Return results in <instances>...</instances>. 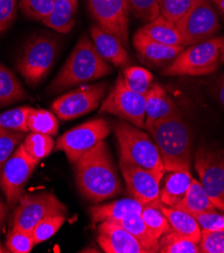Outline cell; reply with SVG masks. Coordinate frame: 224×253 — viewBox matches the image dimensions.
<instances>
[{
	"instance_id": "obj_1",
	"label": "cell",
	"mask_w": 224,
	"mask_h": 253,
	"mask_svg": "<svg viewBox=\"0 0 224 253\" xmlns=\"http://www.w3.org/2000/svg\"><path fill=\"white\" fill-rule=\"evenodd\" d=\"M74 167L77 188L86 200L100 203L122 192L117 169L104 140L78 159Z\"/></svg>"
},
{
	"instance_id": "obj_2",
	"label": "cell",
	"mask_w": 224,
	"mask_h": 253,
	"mask_svg": "<svg viewBox=\"0 0 224 253\" xmlns=\"http://www.w3.org/2000/svg\"><path fill=\"white\" fill-rule=\"evenodd\" d=\"M111 68L99 54L87 35L82 36L57 77L47 87L49 94H57L77 85L105 77Z\"/></svg>"
},
{
	"instance_id": "obj_3",
	"label": "cell",
	"mask_w": 224,
	"mask_h": 253,
	"mask_svg": "<svg viewBox=\"0 0 224 253\" xmlns=\"http://www.w3.org/2000/svg\"><path fill=\"white\" fill-rule=\"evenodd\" d=\"M146 130L159 149L166 171L190 169L191 131L181 113L159 121Z\"/></svg>"
},
{
	"instance_id": "obj_4",
	"label": "cell",
	"mask_w": 224,
	"mask_h": 253,
	"mask_svg": "<svg viewBox=\"0 0 224 253\" xmlns=\"http://www.w3.org/2000/svg\"><path fill=\"white\" fill-rule=\"evenodd\" d=\"M224 64V36L211 38L184 48L163 71L165 76H205Z\"/></svg>"
},
{
	"instance_id": "obj_5",
	"label": "cell",
	"mask_w": 224,
	"mask_h": 253,
	"mask_svg": "<svg viewBox=\"0 0 224 253\" xmlns=\"http://www.w3.org/2000/svg\"><path fill=\"white\" fill-rule=\"evenodd\" d=\"M114 133L119 144L120 157L163 178L166 170L159 149L141 128L120 120L114 125Z\"/></svg>"
},
{
	"instance_id": "obj_6",
	"label": "cell",
	"mask_w": 224,
	"mask_h": 253,
	"mask_svg": "<svg viewBox=\"0 0 224 253\" xmlns=\"http://www.w3.org/2000/svg\"><path fill=\"white\" fill-rule=\"evenodd\" d=\"M57 39L39 36L29 42L17 63V70L31 86H37L52 70L58 56Z\"/></svg>"
},
{
	"instance_id": "obj_7",
	"label": "cell",
	"mask_w": 224,
	"mask_h": 253,
	"mask_svg": "<svg viewBox=\"0 0 224 253\" xmlns=\"http://www.w3.org/2000/svg\"><path fill=\"white\" fill-rule=\"evenodd\" d=\"M111 127L104 119H93L76 126L60 136L55 150L64 151L70 163L74 164L88 153L99 142L103 141L110 133Z\"/></svg>"
},
{
	"instance_id": "obj_8",
	"label": "cell",
	"mask_w": 224,
	"mask_h": 253,
	"mask_svg": "<svg viewBox=\"0 0 224 253\" xmlns=\"http://www.w3.org/2000/svg\"><path fill=\"white\" fill-rule=\"evenodd\" d=\"M195 169L213 205L224 212V150L200 147L195 155Z\"/></svg>"
},
{
	"instance_id": "obj_9",
	"label": "cell",
	"mask_w": 224,
	"mask_h": 253,
	"mask_svg": "<svg viewBox=\"0 0 224 253\" xmlns=\"http://www.w3.org/2000/svg\"><path fill=\"white\" fill-rule=\"evenodd\" d=\"M67 207L52 193L43 192L22 196L14 208L13 227L32 231L43 219L54 215H66Z\"/></svg>"
},
{
	"instance_id": "obj_10",
	"label": "cell",
	"mask_w": 224,
	"mask_h": 253,
	"mask_svg": "<svg viewBox=\"0 0 224 253\" xmlns=\"http://www.w3.org/2000/svg\"><path fill=\"white\" fill-rule=\"evenodd\" d=\"M99 112L112 114L138 128L144 129L145 95L130 90L124 85L122 76L119 75Z\"/></svg>"
},
{
	"instance_id": "obj_11",
	"label": "cell",
	"mask_w": 224,
	"mask_h": 253,
	"mask_svg": "<svg viewBox=\"0 0 224 253\" xmlns=\"http://www.w3.org/2000/svg\"><path fill=\"white\" fill-rule=\"evenodd\" d=\"M39 163L28 155L22 143L5 163L0 174V188L5 195L9 208L14 209L18 204L24 187Z\"/></svg>"
},
{
	"instance_id": "obj_12",
	"label": "cell",
	"mask_w": 224,
	"mask_h": 253,
	"mask_svg": "<svg viewBox=\"0 0 224 253\" xmlns=\"http://www.w3.org/2000/svg\"><path fill=\"white\" fill-rule=\"evenodd\" d=\"M176 27L184 41V45L188 46L214 38V35L220 31L221 24L209 0H199L176 23Z\"/></svg>"
},
{
	"instance_id": "obj_13",
	"label": "cell",
	"mask_w": 224,
	"mask_h": 253,
	"mask_svg": "<svg viewBox=\"0 0 224 253\" xmlns=\"http://www.w3.org/2000/svg\"><path fill=\"white\" fill-rule=\"evenodd\" d=\"M107 88V83L81 85L57 98L53 102L52 109L61 120L78 118L99 106Z\"/></svg>"
},
{
	"instance_id": "obj_14",
	"label": "cell",
	"mask_w": 224,
	"mask_h": 253,
	"mask_svg": "<svg viewBox=\"0 0 224 253\" xmlns=\"http://www.w3.org/2000/svg\"><path fill=\"white\" fill-rule=\"evenodd\" d=\"M119 167L132 198L138 201L143 206L160 203L162 176L136 166L122 157L119 158Z\"/></svg>"
},
{
	"instance_id": "obj_15",
	"label": "cell",
	"mask_w": 224,
	"mask_h": 253,
	"mask_svg": "<svg viewBox=\"0 0 224 253\" xmlns=\"http://www.w3.org/2000/svg\"><path fill=\"white\" fill-rule=\"evenodd\" d=\"M89 11L98 27L129 44V10L127 0H87Z\"/></svg>"
},
{
	"instance_id": "obj_16",
	"label": "cell",
	"mask_w": 224,
	"mask_h": 253,
	"mask_svg": "<svg viewBox=\"0 0 224 253\" xmlns=\"http://www.w3.org/2000/svg\"><path fill=\"white\" fill-rule=\"evenodd\" d=\"M97 242L106 253H146L139 242L115 221L99 223Z\"/></svg>"
},
{
	"instance_id": "obj_17",
	"label": "cell",
	"mask_w": 224,
	"mask_h": 253,
	"mask_svg": "<svg viewBox=\"0 0 224 253\" xmlns=\"http://www.w3.org/2000/svg\"><path fill=\"white\" fill-rule=\"evenodd\" d=\"M92 42L104 61L116 67H127L131 65V59L124 46L117 38L103 31L97 24L90 28Z\"/></svg>"
},
{
	"instance_id": "obj_18",
	"label": "cell",
	"mask_w": 224,
	"mask_h": 253,
	"mask_svg": "<svg viewBox=\"0 0 224 253\" xmlns=\"http://www.w3.org/2000/svg\"><path fill=\"white\" fill-rule=\"evenodd\" d=\"M180 113L177 105L160 84H153L145 94L144 129L155 123Z\"/></svg>"
},
{
	"instance_id": "obj_19",
	"label": "cell",
	"mask_w": 224,
	"mask_h": 253,
	"mask_svg": "<svg viewBox=\"0 0 224 253\" xmlns=\"http://www.w3.org/2000/svg\"><path fill=\"white\" fill-rule=\"evenodd\" d=\"M134 45L143 60L155 65L174 61L185 48L182 45H168L151 41L138 32L134 37Z\"/></svg>"
},
{
	"instance_id": "obj_20",
	"label": "cell",
	"mask_w": 224,
	"mask_h": 253,
	"mask_svg": "<svg viewBox=\"0 0 224 253\" xmlns=\"http://www.w3.org/2000/svg\"><path fill=\"white\" fill-rule=\"evenodd\" d=\"M143 205L134 198L120 199L111 203L95 205L90 208V215L93 224L104 221L122 220L132 214H140Z\"/></svg>"
},
{
	"instance_id": "obj_21",
	"label": "cell",
	"mask_w": 224,
	"mask_h": 253,
	"mask_svg": "<svg viewBox=\"0 0 224 253\" xmlns=\"http://www.w3.org/2000/svg\"><path fill=\"white\" fill-rule=\"evenodd\" d=\"M192 181L193 176L189 170L170 171L166 178L165 186L160 192L161 203L177 208L185 198Z\"/></svg>"
},
{
	"instance_id": "obj_22",
	"label": "cell",
	"mask_w": 224,
	"mask_h": 253,
	"mask_svg": "<svg viewBox=\"0 0 224 253\" xmlns=\"http://www.w3.org/2000/svg\"><path fill=\"white\" fill-rule=\"evenodd\" d=\"M158 206L167 217L173 231L193 242L199 243L201 238V228L194 216L180 209L166 206L161 202Z\"/></svg>"
},
{
	"instance_id": "obj_23",
	"label": "cell",
	"mask_w": 224,
	"mask_h": 253,
	"mask_svg": "<svg viewBox=\"0 0 224 253\" xmlns=\"http://www.w3.org/2000/svg\"><path fill=\"white\" fill-rule=\"evenodd\" d=\"M137 32L151 41L160 43L185 46L184 41L176 25L161 14L154 20L146 22L144 27L139 29Z\"/></svg>"
},
{
	"instance_id": "obj_24",
	"label": "cell",
	"mask_w": 224,
	"mask_h": 253,
	"mask_svg": "<svg viewBox=\"0 0 224 253\" xmlns=\"http://www.w3.org/2000/svg\"><path fill=\"white\" fill-rule=\"evenodd\" d=\"M77 9L78 0H55L52 13L43 22L58 33L68 34L75 25Z\"/></svg>"
},
{
	"instance_id": "obj_25",
	"label": "cell",
	"mask_w": 224,
	"mask_h": 253,
	"mask_svg": "<svg viewBox=\"0 0 224 253\" xmlns=\"http://www.w3.org/2000/svg\"><path fill=\"white\" fill-rule=\"evenodd\" d=\"M27 98L28 93L15 74L0 64V107L19 102Z\"/></svg>"
},
{
	"instance_id": "obj_26",
	"label": "cell",
	"mask_w": 224,
	"mask_h": 253,
	"mask_svg": "<svg viewBox=\"0 0 224 253\" xmlns=\"http://www.w3.org/2000/svg\"><path fill=\"white\" fill-rule=\"evenodd\" d=\"M128 230L145 249L146 253L159 252V239L156 238L144 224L140 214H132L122 220L115 221Z\"/></svg>"
},
{
	"instance_id": "obj_27",
	"label": "cell",
	"mask_w": 224,
	"mask_h": 253,
	"mask_svg": "<svg viewBox=\"0 0 224 253\" xmlns=\"http://www.w3.org/2000/svg\"><path fill=\"white\" fill-rule=\"evenodd\" d=\"M177 209H180L191 214L192 216H195L197 214L204 212L215 211L216 207L209 199L201 183L193 179L185 198L178 205Z\"/></svg>"
},
{
	"instance_id": "obj_28",
	"label": "cell",
	"mask_w": 224,
	"mask_h": 253,
	"mask_svg": "<svg viewBox=\"0 0 224 253\" xmlns=\"http://www.w3.org/2000/svg\"><path fill=\"white\" fill-rule=\"evenodd\" d=\"M121 76L124 85L130 90L140 95H145L153 85V74L141 67H128L124 69Z\"/></svg>"
},
{
	"instance_id": "obj_29",
	"label": "cell",
	"mask_w": 224,
	"mask_h": 253,
	"mask_svg": "<svg viewBox=\"0 0 224 253\" xmlns=\"http://www.w3.org/2000/svg\"><path fill=\"white\" fill-rule=\"evenodd\" d=\"M28 127L31 132L53 136L58 133L59 122L53 112L33 108L28 118Z\"/></svg>"
},
{
	"instance_id": "obj_30",
	"label": "cell",
	"mask_w": 224,
	"mask_h": 253,
	"mask_svg": "<svg viewBox=\"0 0 224 253\" xmlns=\"http://www.w3.org/2000/svg\"><path fill=\"white\" fill-rule=\"evenodd\" d=\"M140 216L151 233L158 239L163 235L172 232V227L162 212V210L157 205H144Z\"/></svg>"
},
{
	"instance_id": "obj_31",
	"label": "cell",
	"mask_w": 224,
	"mask_h": 253,
	"mask_svg": "<svg viewBox=\"0 0 224 253\" xmlns=\"http://www.w3.org/2000/svg\"><path fill=\"white\" fill-rule=\"evenodd\" d=\"M23 147L28 155L40 162L46 158L55 148V140L51 135L31 132L23 141Z\"/></svg>"
},
{
	"instance_id": "obj_32",
	"label": "cell",
	"mask_w": 224,
	"mask_h": 253,
	"mask_svg": "<svg viewBox=\"0 0 224 253\" xmlns=\"http://www.w3.org/2000/svg\"><path fill=\"white\" fill-rule=\"evenodd\" d=\"M161 253H200L199 243L193 242L179 233L172 231L159 239Z\"/></svg>"
},
{
	"instance_id": "obj_33",
	"label": "cell",
	"mask_w": 224,
	"mask_h": 253,
	"mask_svg": "<svg viewBox=\"0 0 224 253\" xmlns=\"http://www.w3.org/2000/svg\"><path fill=\"white\" fill-rule=\"evenodd\" d=\"M33 107L22 106L7 110L0 114V128L27 133L29 131L28 118Z\"/></svg>"
},
{
	"instance_id": "obj_34",
	"label": "cell",
	"mask_w": 224,
	"mask_h": 253,
	"mask_svg": "<svg viewBox=\"0 0 224 253\" xmlns=\"http://www.w3.org/2000/svg\"><path fill=\"white\" fill-rule=\"evenodd\" d=\"M199 0H160V14L176 25Z\"/></svg>"
},
{
	"instance_id": "obj_35",
	"label": "cell",
	"mask_w": 224,
	"mask_h": 253,
	"mask_svg": "<svg viewBox=\"0 0 224 253\" xmlns=\"http://www.w3.org/2000/svg\"><path fill=\"white\" fill-rule=\"evenodd\" d=\"M66 221V215L49 216L40 221L32 230L36 244L43 243L53 237Z\"/></svg>"
},
{
	"instance_id": "obj_36",
	"label": "cell",
	"mask_w": 224,
	"mask_h": 253,
	"mask_svg": "<svg viewBox=\"0 0 224 253\" xmlns=\"http://www.w3.org/2000/svg\"><path fill=\"white\" fill-rule=\"evenodd\" d=\"M127 5L130 13L146 22L160 15V0H127Z\"/></svg>"
},
{
	"instance_id": "obj_37",
	"label": "cell",
	"mask_w": 224,
	"mask_h": 253,
	"mask_svg": "<svg viewBox=\"0 0 224 253\" xmlns=\"http://www.w3.org/2000/svg\"><path fill=\"white\" fill-rule=\"evenodd\" d=\"M36 245L32 231L18 229L13 227L6 239V246L13 253H29Z\"/></svg>"
},
{
	"instance_id": "obj_38",
	"label": "cell",
	"mask_w": 224,
	"mask_h": 253,
	"mask_svg": "<svg viewBox=\"0 0 224 253\" xmlns=\"http://www.w3.org/2000/svg\"><path fill=\"white\" fill-rule=\"evenodd\" d=\"M24 138V133L0 128V174L8 159Z\"/></svg>"
},
{
	"instance_id": "obj_39",
	"label": "cell",
	"mask_w": 224,
	"mask_h": 253,
	"mask_svg": "<svg viewBox=\"0 0 224 253\" xmlns=\"http://www.w3.org/2000/svg\"><path fill=\"white\" fill-rule=\"evenodd\" d=\"M55 0H20L19 7L28 17L34 20H44L52 13Z\"/></svg>"
},
{
	"instance_id": "obj_40",
	"label": "cell",
	"mask_w": 224,
	"mask_h": 253,
	"mask_svg": "<svg viewBox=\"0 0 224 253\" xmlns=\"http://www.w3.org/2000/svg\"><path fill=\"white\" fill-rule=\"evenodd\" d=\"M199 246L202 253H224V231L201 229Z\"/></svg>"
},
{
	"instance_id": "obj_41",
	"label": "cell",
	"mask_w": 224,
	"mask_h": 253,
	"mask_svg": "<svg viewBox=\"0 0 224 253\" xmlns=\"http://www.w3.org/2000/svg\"><path fill=\"white\" fill-rule=\"evenodd\" d=\"M194 217L201 229L209 231H224V215L211 211L197 214Z\"/></svg>"
},
{
	"instance_id": "obj_42",
	"label": "cell",
	"mask_w": 224,
	"mask_h": 253,
	"mask_svg": "<svg viewBox=\"0 0 224 253\" xmlns=\"http://www.w3.org/2000/svg\"><path fill=\"white\" fill-rule=\"evenodd\" d=\"M17 0H0V34L6 31L16 16Z\"/></svg>"
},
{
	"instance_id": "obj_43",
	"label": "cell",
	"mask_w": 224,
	"mask_h": 253,
	"mask_svg": "<svg viewBox=\"0 0 224 253\" xmlns=\"http://www.w3.org/2000/svg\"><path fill=\"white\" fill-rule=\"evenodd\" d=\"M214 94L216 99L218 100L219 104L224 110V74H222L220 77L215 81L214 84Z\"/></svg>"
},
{
	"instance_id": "obj_44",
	"label": "cell",
	"mask_w": 224,
	"mask_h": 253,
	"mask_svg": "<svg viewBox=\"0 0 224 253\" xmlns=\"http://www.w3.org/2000/svg\"><path fill=\"white\" fill-rule=\"evenodd\" d=\"M5 216H6V207L2 203L1 199H0V228H1V226H2L3 222H4Z\"/></svg>"
},
{
	"instance_id": "obj_45",
	"label": "cell",
	"mask_w": 224,
	"mask_h": 253,
	"mask_svg": "<svg viewBox=\"0 0 224 253\" xmlns=\"http://www.w3.org/2000/svg\"><path fill=\"white\" fill-rule=\"evenodd\" d=\"M214 3L217 5L221 13L224 15V0H213Z\"/></svg>"
},
{
	"instance_id": "obj_46",
	"label": "cell",
	"mask_w": 224,
	"mask_h": 253,
	"mask_svg": "<svg viewBox=\"0 0 224 253\" xmlns=\"http://www.w3.org/2000/svg\"><path fill=\"white\" fill-rule=\"evenodd\" d=\"M2 252H4V251H3V248L1 247V245H0V253H2Z\"/></svg>"
}]
</instances>
